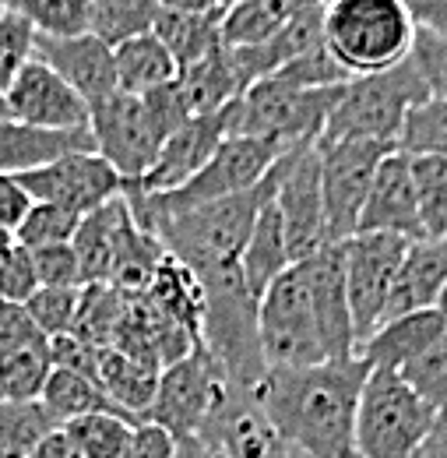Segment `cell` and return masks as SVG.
Returning <instances> with one entry per match:
<instances>
[{"instance_id": "d4e9b609", "label": "cell", "mask_w": 447, "mask_h": 458, "mask_svg": "<svg viewBox=\"0 0 447 458\" xmlns=\"http://www.w3.org/2000/svg\"><path fill=\"white\" fill-rule=\"evenodd\" d=\"M321 0H240L223 11L225 50H254L275 39L282 29Z\"/></svg>"}, {"instance_id": "f546056e", "label": "cell", "mask_w": 447, "mask_h": 458, "mask_svg": "<svg viewBox=\"0 0 447 458\" xmlns=\"http://www.w3.org/2000/svg\"><path fill=\"white\" fill-rule=\"evenodd\" d=\"M163 47H166L176 67L187 71L194 67L198 60H205L208 54H215L223 47V11H212V14H176V11H163L159 7V18H156V29H152Z\"/></svg>"}, {"instance_id": "ee69618b", "label": "cell", "mask_w": 447, "mask_h": 458, "mask_svg": "<svg viewBox=\"0 0 447 458\" xmlns=\"http://www.w3.org/2000/svg\"><path fill=\"white\" fill-rule=\"evenodd\" d=\"M36 29L14 11H0V96L21 74V67L36 57Z\"/></svg>"}, {"instance_id": "7dc6e473", "label": "cell", "mask_w": 447, "mask_h": 458, "mask_svg": "<svg viewBox=\"0 0 447 458\" xmlns=\"http://www.w3.org/2000/svg\"><path fill=\"white\" fill-rule=\"evenodd\" d=\"M36 289H39V279H36L32 254H29V247L18 243V247L0 261V300L25 307Z\"/></svg>"}, {"instance_id": "8992f818", "label": "cell", "mask_w": 447, "mask_h": 458, "mask_svg": "<svg viewBox=\"0 0 447 458\" xmlns=\"http://www.w3.org/2000/svg\"><path fill=\"white\" fill-rule=\"evenodd\" d=\"M441 412L419 399L401 374L370 370L356 409V458H419Z\"/></svg>"}, {"instance_id": "cb8c5ba5", "label": "cell", "mask_w": 447, "mask_h": 458, "mask_svg": "<svg viewBox=\"0 0 447 458\" xmlns=\"http://www.w3.org/2000/svg\"><path fill=\"white\" fill-rule=\"evenodd\" d=\"M131 208L127 198H113L110 205L96 208L92 216H85L78 223V233L71 240L78 261H81V283L85 286H110L113 261H116V247L123 229L131 226Z\"/></svg>"}, {"instance_id": "d6986e66", "label": "cell", "mask_w": 447, "mask_h": 458, "mask_svg": "<svg viewBox=\"0 0 447 458\" xmlns=\"http://www.w3.org/2000/svg\"><path fill=\"white\" fill-rule=\"evenodd\" d=\"M225 141V110L215 116H190L176 134H169L152 163V170L145 173L138 183H131L127 191L134 194H166L183 187L194 173L215 156V148Z\"/></svg>"}, {"instance_id": "52a82bcc", "label": "cell", "mask_w": 447, "mask_h": 458, "mask_svg": "<svg viewBox=\"0 0 447 458\" xmlns=\"http://www.w3.org/2000/svg\"><path fill=\"white\" fill-rule=\"evenodd\" d=\"M338 89H296L279 78L254 81L236 103L225 106V138H261L282 148L317 141L328 114L338 103Z\"/></svg>"}, {"instance_id": "d6a6232c", "label": "cell", "mask_w": 447, "mask_h": 458, "mask_svg": "<svg viewBox=\"0 0 447 458\" xmlns=\"http://www.w3.org/2000/svg\"><path fill=\"white\" fill-rule=\"evenodd\" d=\"M159 0H92L89 32L106 47H120L156 29Z\"/></svg>"}, {"instance_id": "2e32d148", "label": "cell", "mask_w": 447, "mask_h": 458, "mask_svg": "<svg viewBox=\"0 0 447 458\" xmlns=\"http://www.w3.org/2000/svg\"><path fill=\"white\" fill-rule=\"evenodd\" d=\"M198 458H303L292 445H285L272 420L265 416L257 392L250 388H225L219 409L212 412Z\"/></svg>"}, {"instance_id": "7402d4cb", "label": "cell", "mask_w": 447, "mask_h": 458, "mask_svg": "<svg viewBox=\"0 0 447 458\" xmlns=\"http://www.w3.org/2000/svg\"><path fill=\"white\" fill-rule=\"evenodd\" d=\"M71 152H96L89 127L85 131H36L11 116L0 120V173L7 176L39 170Z\"/></svg>"}, {"instance_id": "ba28073f", "label": "cell", "mask_w": 447, "mask_h": 458, "mask_svg": "<svg viewBox=\"0 0 447 458\" xmlns=\"http://www.w3.org/2000/svg\"><path fill=\"white\" fill-rule=\"evenodd\" d=\"M205 310H201V345L219 363L229 385L257 388L268 374L261 352V328H257V296L247 289L243 272L201 283Z\"/></svg>"}, {"instance_id": "484cf974", "label": "cell", "mask_w": 447, "mask_h": 458, "mask_svg": "<svg viewBox=\"0 0 447 458\" xmlns=\"http://www.w3.org/2000/svg\"><path fill=\"white\" fill-rule=\"evenodd\" d=\"M176 89H180V99H183L190 116L223 114L229 103H236L243 96V85L236 78V67H232V57L225 47H219L205 60H198L194 67L180 71Z\"/></svg>"}, {"instance_id": "1f68e13d", "label": "cell", "mask_w": 447, "mask_h": 458, "mask_svg": "<svg viewBox=\"0 0 447 458\" xmlns=\"http://www.w3.org/2000/svg\"><path fill=\"white\" fill-rule=\"evenodd\" d=\"M39 405L50 412V420L56 427H63L71 420H81V416H92V412H120L96 381H89L81 374H71V370H60V367L50 370V377L43 385V395H39Z\"/></svg>"}, {"instance_id": "4316f807", "label": "cell", "mask_w": 447, "mask_h": 458, "mask_svg": "<svg viewBox=\"0 0 447 458\" xmlns=\"http://www.w3.org/2000/svg\"><path fill=\"white\" fill-rule=\"evenodd\" d=\"M113 60H116V85L127 96H148L180 78L176 60L156 32H145L138 39L113 47Z\"/></svg>"}, {"instance_id": "7a4b0ae2", "label": "cell", "mask_w": 447, "mask_h": 458, "mask_svg": "<svg viewBox=\"0 0 447 458\" xmlns=\"http://www.w3.org/2000/svg\"><path fill=\"white\" fill-rule=\"evenodd\" d=\"M272 194H275V166L257 187L159 219L148 233L198 283H212V279H223L232 272H243L240 261H243L247 240L254 233L261 208L272 201Z\"/></svg>"}, {"instance_id": "b9f144b4", "label": "cell", "mask_w": 447, "mask_h": 458, "mask_svg": "<svg viewBox=\"0 0 447 458\" xmlns=\"http://www.w3.org/2000/svg\"><path fill=\"white\" fill-rule=\"evenodd\" d=\"M405 377V385L426 402L434 405L441 416L447 412V332L430 345L419 360H412L409 367L398 370Z\"/></svg>"}, {"instance_id": "be15d7a7", "label": "cell", "mask_w": 447, "mask_h": 458, "mask_svg": "<svg viewBox=\"0 0 447 458\" xmlns=\"http://www.w3.org/2000/svg\"><path fill=\"white\" fill-rule=\"evenodd\" d=\"M352 458H356V455H352Z\"/></svg>"}, {"instance_id": "5b68a950", "label": "cell", "mask_w": 447, "mask_h": 458, "mask_svg": "<svg viewBox=\"0 0 447 458\" xmlns=\"http://www.w3.org/2000/svg\"><path fill=\"white\" fill-rule=\"evenodd\" d=\"M285 152L289 148H282L275 141H261V138H225L215 148V156L201 166V173H194L183 187L166 191V194L127 191L123 198H127L134 223L148 233L159 219H169V216H180V212H190V208H201V205H212V201H223V198L257 187Z\"/></svg>"}, {"instance_id": "8d00e7d4", "label": "cell", "mask_w": 447, "mask_h": 458, "mask_svg": "<svg viewBox=\"0 0 447 458\" xmlns=\"http://www.w3.org/2000/svg\"><path fill=\"white\" fill-rule=\"evenodd\" d=\"M134 427L138 423L120 412H92V416L63 423V434L74 441V448L85 458H123L134 437Z\"/></svg>"}, {"instance_id": "6da1fadb", "label": "cell", "mask_w": 447, "mask_h": 458, "mask_svg": "<svg viewBox=\"0 0 447 458\" xmlns=\"http://www.w3.org/2000/svg\"><path fill=\"white\" fill-rule=\"evenodd\" d=\"M370 367L356 360L275 367L254 388L265 416L303 458H352L356 409Z\"/></svg>"}, {"instance_id": "ac0fdd59", "label": "cell", "mask_w": 447, "mask_h": 458, "mask_svg": "<svg viewBox=\"0 0 447 458\" xmlns=\"http://www.w3.org/2000/svg\"><path fill=\"white\" fill-rule=\"evenodd\" d=\"M36 60H43L54 74H60L89 103V110L120 92L113 47H106L103 39H96L92 32L67 36V39L39 36L36 39Z\"/></svg>"}, {"instance_id": "9a60e30c", "label": "cell", "mask_w": 447, "mask_h": 458, "mask_svg": "<svg viewBox=\"0 0 447 458\" xmlns=\"http://www.w3.org/2000/svg\"><path fill=\"white\" fill-rule=\"evenodd\" d=\"M89 131H92L96 156H103L113 170L127 180V187L152 170V163L166 141L145 110V99L127 96V92H116L106 103L92 106Z\"/></svg>"}, {"instance_id": "f5cc1de1", "label": "cell", "mask_w": 447, "mask_h": 458, "mask_svg": "<svg viewBox=\"0 0 447 458\" xmlns=\"http://www.w3.org/2000/svg\"><path fill=\"white\" fill-rule=\"evenodd\" d=\"M32 458H85V455L74 448V441L63 434V427H54V430L36 445Z\"/></svg>"}, {"instance_id": "f35d334b", "label": "cell", "mask_w": 447, "mask_h": 458, "mask_svg": "<svg viewBox=\"0 0 447 458\" xmlns=\"http://www.w3.org/2000/svg\"><path fill=\"white\" fill-rule=\"evenodd\" d=\"M50 370V343L0 356V402H39Z\"/></svg>"}, {"instance_id": "681fc988", "label": "cell", "mask_w": 447, "mask_h": 458, "mask_svg": "<svg viewBox=\"0 0 447 458\" xmlns=\"http://www.w3.org/2000/svg\"><path fill=\"white\" fill-rule=\"evenodd\" d=\"M99 352L103 349L81 343L74 335H56V339H50V363L60 367V370L81 374V377H89L96 385H99Z\"/></svg>"}, {"instance_id": "277c9868", "label": "cell", "mask_w": 447, "mask_h": 458, "mask_svg": "<svg viewBox=\"0 0 447 458\" xmlns=\"http://www.w3.org/2000/svg\"><path fill=\"white\" fill-rule=\"evenodd\" d=\"M430 103V89L416 60H401L392 71L349 78L338 92V103L325 123V141H377L394 145L416 106ZM317 138V141H321Z\"/></svg>"}, {"instance_id": "44dd1931", "label": "cell", "mask_w": 447, "mask_h": 458, "mask_svg": "<svg viewBox=\"0 0 447 458\" xmlns=\"http://www.w3.org/2000/svg\"><path fill=\"white\" fill-rule=\"evenodd\" d=\"M444 332H447V321L441 318L437 307L412 310V314H401V318L384 321L367 343L359 345L356 356L370 370H394L398 374L401 367H409L412 360H419Z\"/></svg>"}, {"instance_id": "bcb514c9", "label": "cell", "mask_w": 447, "mask_h": 458, "mask_svg": "<svg viewBox=\"0 0 447 458\" xmlns=\"http://www.w3.org/2000/svg\"><path fill=\"white\" fill-rule=\"evenodd\" d=\"M29 254H32L39 286H56V289L85 286V283H81V261H78V254H74L71 243L39 247V250H29Z\"/></svg>"}, {"instance_id": "db71d44e", "label": "cell", "mask_w": 447, "mask_h": 458, "mask_svg": "<svg viewBox=\"0 0 447 458\" xmlns=\"http://www.w3.org/2000/svg\"><path fill=\"white\" fill-rule=\"evenodd\" d=\"M159 7L176 14H212L223 11V0H159Z\"/></svg>"}, {"instance_id": "60d3db41", "label": "cell", "mask_w": 447, "mask_h": 458, "mask_svg": "<svg viewBox=\"0 0 447 458\" xmlns=\"http://www.w3.org/2000/svg\"><path fill=\"white\" fill-rule=\"evenodd\" d=\"M81 293L85 286L78 289H56V286H39L25 310L29 318L36 321V328L46 335V339H56V335H71L74 321H78V310H81Z\"/></svg>"}, {"instance_id": "d590c367", "label": "cell", "mask_w": 447, "mask_h": 458, "mask_svg": "<svg viewBox=\"0 0 447 458\" xmlns=\"http://www.w3.org/2000/svg\"><path fill=\"white\" fill-rule=\"evenodd\" d=\"M7 11L25 18L36 36L46 39L81 36L92 21V0H7Z\"/></svg>"}, {"instance_id": "f6af8a7d", "label": "cell", "mask_w": 447, "mask_h": 458, "mask_svg": "<svg viewBox=\"0 0 447 458\" xmlns=\"http://www.w3.org/2000/svg\"><path fill=\"white\" fill-rule=\"evenodd\" d=\"M272 78H279L285 85H296V89H338L349 81V74L338 67V60L328 54V47H317V50L296 57L282 71H275Z\"/></svg>"}, {"instance_id": "c3c4849f", "label": "cell", "mask_w": 447, "mask_h": 458, "mask_svg": "<svg viewBox=\"0 0 447 458\" xmlns=\"http://www.w3.org/2000/svg\"><path fill=\"white\" fill-rule=\"evenodd\" d=\"M50 339L36 328V321L29 318V310L21 303H7L0 300V356L18 352V349H32V345H46Z\"/></svg>"}, {"instance_id": "816d5d0a", "label": "cell", "mask_w": 447, "mask_h": 458, "mask_svg": "<svg viewBox=\"0 0 447 458\" xmlns=\"http://www.w3.org/2000/svg\"><path fill=\"white\" fill-rule=\"evenodd\" d=\"M29 208H32L29 191H25L14 176L0 173V226L14 233V229L21 226V219H25V212H29Z\"/></svg>"}, {"instance_id": "7bdbcfd3", "label": "cell", "mask_w": 447, "mask_h": 458, "mask_svg": "<svg viewBox=\"0 0 447 458\" xmlns=\"http://www.w3.org/2000/svg\"><path fill=\"white\" fill-rule=\"evenodd\" d=\"M78 216L46 205V201H32V208L25 212L21 226L14 229L18 243L29 247V250H39V247H56V243H71L74 233H78Z\"/></svg>"}, {"instance_id": "8fae6325", "label": "cell", "mask_w": 447, "mask_h": 458, "mask_svg": "<svg viewBox=\"0 0 447 458\" xmlns=\"http://www.w3.org/2000/svg\"><path fill=\"white\" fill-rule=\"evenodd\" d=\"M412 240L392 233H356L342 243L345 250V296L356 328V352L388 318L392 289L401 268V258Z\"/></svg>"}, {"instance_id": "6f0895ef", "label": "cell", "mask_w": 447, "mask_h": 458, "mask_svg": "<svg viewBox=\"0 0 447 458\" xmlns=\"http://www.w3.org/2000/svg\"><path fill=\"white\" fill-rule=\"evenodd\" d=\"M437 310H441V318L447 321V286H444V293L437 296Z\"/></svg>"}, {"instance_id": "9f6ffc18", "label": "cell", "mask_w": 447, "mask_h": 458, "mask_svg": "<svg viewBox=\"0 0 447 458\" xmlns=\"http://www.w3.org/2000/svg\"><path fill=\"white\" fill-rule=\"evenodd\" d=\"M14 247H18V236H14L11 229L0 226V261H4V258H7V254H11Z\"/></svg>"}, {"instance_id": "e0dca14e", "label": "cell", "mask_w": 447, "mask_h": 458, "mask_svg": "<svg viewBox=\"0 0 447 458\" xmlns=\"http://www.w3.org/2000/svg\"><path fill=\"white\" fill-rule=\"evenodd\" d=\"M4 106L11 120L36 131H85L92 116L89 103L36 57L21 67V74L4 92Z\"/></svg>"}, {"instance_id": "ffe728a7", "label": "cell", "mask_w": 447, "mask_h": 458, "mask_svg": "<svg viewBox=\"0 0 447 458\" xmlns=\"http://www.w3.org/2000/svg\"><path fill=\"white\" fill-rule=\"evenodd\" d=\"M356 233H392V236H405V240H423L412 156H405L401 148L388 152L384 163L377 166Z\"/></svg>"}, {"instance_id": "f1b7e54d", "label": "cell", "mask_w": 447, "mask_h": 458, "mask_svg": "<svg viewBox=\"0 0 447 458\" xmlns=\"http://www.w3.org/2000/svg\"><path fill=\"white\" fill-rule=\"evenodd\" d=\"M159 374L163 370H156L148 363H138V360H131V356H123L116 349H103L99 352V388L134 423H141V416L148 412V405L156 399Z\"/></svg>"}, {"instance_id": "3957f363", "label": "cell", "mask_w": 447, "mask_h": 458, "mask_svg": "<svg viewBox=\"0 0 447 458\" xmlns=\"http://www.w3.org/2000/svg\"><path fill=\"white\" fill-rule=\"evenodd\" d=\"M416 32L405 0H325V47L349 78L381 74L409 60Z\"/></svg>"}, {"instance_id": "74e56055", "label": "cell", "mask_w": 447, "mask_h": 458, "mask_svg": "<svg viewBox=\"0 0 447 458\" xmlns=\"http://www.w3.org/2000/svg\"><path fill=\"white\" fill-rule=\"evenodd\" d=\"M54 427L39 402H0V458H32Z\"/></svg>"}, {"instance_id": "7c38bea8", "label": "cell", "mask_w": 447, "mask_h": 458, "mask_svg": "<svg viewBox=\"0 0 447 458\" xmlns=\"http://www.w3.org/2000/svg\"><path fill=\"white\" fill-rule=\"evenodd\" d=\"M275 208L285 226V243L292 261H307L328 243L325 194H321V152L317 141L292 145L275 163Z\"/></svg>"}, {"instance_id": "ab89813d", "label": "cell", "mask_w": 447, "mask_h": 458, "mask_svg": "<svg viewBox=\"0 0 447 458\" xmlns=\"http://www.w3.org/2000/svg\"><path fill=\"white\" fill-rule=\"evenodd\" d=\"M405 156H441L447 159V99H430L416 106L398 138Z\"/></svg>"}, {"instance_id": "30bf717a", "label": "cell", "mask_w": 447, "mask_h": 458, "mask_svg": "<svg viewBox=\"0 0 447 458\" xmlns=\"http://www.w3.org/2000/svg\"><path fill=\"white\" fill-rule=\"evenodd\" d=\"M257 328H261V352L268 370L332 363L321 321H317V307H314L310 272L303 261H292L265 289L257 303Z\"/></svg>"}, {"instance_id": "836d02e7", "label": "cell", "mask_w": 447, "mask_h": 458, "mask_svg": "<svg viewBox=\"0 0 447 458\" xmlns=\"http://www.w3.org/2000/svg\"><path fill=\"white\" fill-rule=\"evenodd\" d=\"M127 293L113 286H85L81 293V310H78V321L71 328L74 339L96 345V349H110L113 335L127 314Z\"/></svg>"}, {"instance_id": "9c48e42d", "label": "cell", "mask_w": 447, "mask_h": 458, "mask_svg": "<svg viewBox=\"0 0 447 458\" xmlns=\"http://www.w3.org/2000/svg\"><path fill=\"white\" fill-rule=\"evenodd\" d=\"M225 388H229V381L219 370V363L198 343L183 360L163 367L156 399L148 405V412L141 416V423L166 430L176 445V458H198V441H201L212 412L219 409Z\"/></svg>"}, {"instance_id": "6125c7cd", "label": "cell", "mask_w": 447, "mask_h": 458, "mask_svg": "<svg viewBox=\"0 0 447 458\" xmlns=\"http://www.w3.org/2000/svg\"><path fill=\"white\" fill-rule=\"evenodd\" d=\"M0 11H7V0H0Z\"/></svg>"}, {"instance_id": "680465c9", "label": "cell", "mask_w": 447, "mask_h": 458, "mask_svg": "<svg viewBox=\"0 0 447 458\" xmlns=\"http://www.w3.org/2000/svg\"><path fill=\"white\" fill-rule=\"evenodd\" d=\"M4 116H7V106H4V96H0V120H4Z\"/></svg>"}, {"instance_id": "603a6c76", "label": "cell", "mask_w": 447, "mask_h": 458, "mask_svg": "<svg viewBox=\"0 0 447 458\" xmlns=\"http://www.w3.org/2000/svg\"><path fill=\"white\" fill-rule=\"evenodd\" d=\"M447 286V243L437 240H412L405 258H401V268H398V279L392 289V303H388V318H401V314H412V310H430L437 307V296Z\"/></svg>"}, {"instance_id": "94428289", "label": "cell", "mask_w": 447, "mask_h": 458, "mask_svg": "<svg viewBox=\"0 0 447 458\" xmlns=\"http://www.w3.org/2000/svg\"><path fill=\"white\" fill-rule=\"evenodd\" d=\"M405 4H409V7H412V4H423V0H405Z\"/></svg>"}, {"instance_id": "11a10c76", "label": "cell", "mask_w": 447, "mask_h": 458, "mask_svg": "<svg viewBox=\"0 0 447 458\" xmlns=\"http://www.w3.org/2000/svg\"><path fill=\"white\" fill-rule=\"evenodd\" d=\"M419 458H447V412L437 420V427H434V434H430V441H426Z\"/></svg>"}, {"instance_id": "4dcf8cb0", "label": "cell", "mask_w": 447, "mask_h": 458, "mask_svg": "<svg viewBox=\"0 0 447 458\" xmlns=\"http://www.w3.org/2000/svg\"><path fill=\"white\" fill-rule=\"evenodd\" d=\"M145 300L166 314L169 321H176L183 332H190L198 343H201V310H205V289L201 283L180 265L166 258L156 272V279L145 289Z\"/></svg>"}, {"instance_id": "4fadbf2b", "label": "cell", "mask_w": 447, "mask_h": 458, "mask_svg": "<svg viewBox=\"0 0 447 458\" xmlns=\"http://www.w3.org/2000/svg\"><path fill=\"white\" fill-rule=\"evenodd\" d=\"M317 152H321V194H325L328 243H345L356 236L377 166L384 163L388 152H394V145L321 138Z\"/></svg>"}, {"instance_id": "e575fe53", "label": "cell", "mask_w": 447, "mask_h": 458, "mask_svg": "<svg viewBox=\"0 0 447 458\" xmlns=\"http://www.w3.org/2000/svg\"><path fill=\"white\" fill-rule=\"evenodd\" d=\"M412 180H416V198H419L423 240L447 243V159L412 156Z\"/></svg>"}, {"instance_id": "91938a15", "label": "cell", "mask_w": 447, "mask_h": 458, "mask_svg": "<svg viewBox=\"0 0 447 458\" xmlns=\"http://www.w3.org/2000/svg\"><path fill=\"white\" fill-rule=\"evenodd\" d=\"M232 4H240V0H223V11L225 7H232Z\"/></svg>"}, {"instance_id": "f907efd6", "label": "cell", "mask_w": 447, "mask_h": 458, "mask_svg": "<svg viewBox=\"0 0 447 458\" xmlns=\"http://www.w3.org/2000/svg\"><path fill=\"white\" fill-rule=\"evenodd\" d=\"M123 458H176V445L166 430H159L152 423H138Z\"/></svg>"}, {"instance_id": "83f0119b", "label": "cell", "mask_w": 447, "mask_h": 458, "mask_svg": "<svg viewBox=\"0 0 447 458\" xmlns=\"http://www.w3.org/2000/svg\"><path fill=\"white\" fill-rule=\"evenodd\" d=\"M289 265H292V258H289V243H285V226H282V216L279 208H275V201H268L261 208L257 223H254V233H250L247 250H243V261H240L243 283L261 300L265 289L272 286Z\"/></svg>"}, {"instance_id": "5bb4252c", "label": "cell", "mask_w": 447, "mask_h": 458, "mask_svg": "<svg viewBox=\"0 0 447 458\" xmlns=\"http://www.w3.org/2000/svg\"><path fill=\"white\" fill-rule=\"evenodd\" d=\"M14 180L29 191L32 201L56 205V208H63L78 219L92 216L96 208L110 205L113 198L127 194V180L96 152L60 156V159L39 166V170L18 173Z\"/></svg>"}]
</instances>
